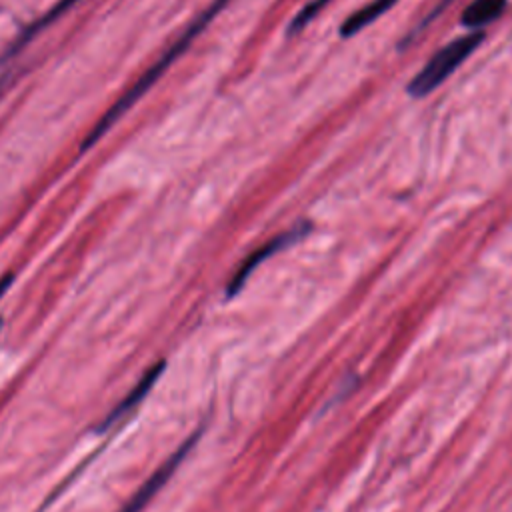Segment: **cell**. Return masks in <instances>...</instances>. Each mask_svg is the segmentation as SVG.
I'll return each mask as SVG.
<instances>
[{
	"label": "cell",
	"mask_w": 512,
	"mask_h": 512,
	"mask_svg": "<svg viewBox=\"0 0 512 512\" xmlns=\"http://www.w3.org/2000/svg\"><path fill=\"white\" fill-rule=\"evenodd\" d=\"M326 4H328V0H310V2H306V4L298 10V14L290 20V24H288V28H286V36L300 34V32L320 14V10H322Z\"/></svg>",
	"instance_id": "cell-7"
},
{
	"label": "cell",
	"mask_w": 512,
	"mask_h": 512,
	"mask_svg": "<svg viewBox=\"0 0 512 512\" xmlns=\"http://www.w3.org/2000/svg\"><path fill=\"white\" fill-rule=\"evenodd\" d=\"M508 0H472L460 14V24L476 32V28H482L486 24H492L498 20L506 10Z\"/></svg>",
	"instance_id": "cell-5"
},
{
	"label": "cell",
	"mask_w": 512,
	"mask_h": 512,
	"mask_svg": "<svg viewBox=\"0 0 512 512\" xmlns=\"http://www.w3.org/2000/svg\"><path fill=\"white\" fill-rule=\"evenodd\" d=\"M398 0H372L366 6L358 8L356 12H352L342 24H340V38H352L354 34H358L360 30H364L366 26H370L376 18H380L382 14H386Z\"/></svg>",
	"instance_id": "cell-6"
},
{
	"label": "cell",
	"mask_w": 512,
	"mask_h": 512,
	"mask_svg": "<svg viewBox=\"0 0 512 512\" xmlns=\"http://www.w3.org/2000/svg\"><path fill=\"white\" fill-rule=\"evenodd\" d=\"M310 232H312V224H310L308 220L296 222L294 226H290L288 230L276 234V236L270 238L266 244L258 246L252 254H248L246 260L238 266L236 274L232 276V280H230V284H228V290H226L228 298H230V296H236V294L242 290V286L246 284V280L252 276V272H254L264 260H268V258H272L274 254H278V252L290 248L292 244L304 240Z\"/></svg>",
	"instance_id": "cell-2"
},
{
	"label": "cell",
	"mask_w": 512,
	"mask_h": 512,
	"mask_svg": "<svg viewBox=\"0 0 512 512\" xmlns=\"http://www.w3.org/2000/svg\"><path fill=\"white\" fill-rule=\"evenodd\" d=\"M484 32L476 30L466 36L450 40L446 46L436 50L430 60L416 72V76L406 84V92L412 98H424L434 92L442 82H446L456 68H460L468 56L482 44Z\"/></svg>",
	"instance_id": "cell-1"
},
{
	"label": "cell",
	"mask_w": 512,
	"mask_h": 512,
	"mask_svg": "<svg viewBox=\"0 0 512 512\" xmlns=\"http://www.w3.org/2000/svg\"><path fill=\"white\" fill-rule=\"evenodd\" d=\"M202 436V428L190 434L170 456L166 462H162L146 480L144 484L130 496V500L118 510V512H142L144 506L160 492V488L170 480V476L178 470V466L184 462V458L190 454V450L196 446L198 438Z\"/></svg>",
	"instance_id": "cell-3"
},
{
	"label": "cell",
	"mask_w": 512,
	"mask_h": 512,
	"mask_svg": "<svg viewBox=\"0 0 512 512\" xmlns=\"http://www.w3.org/2000/svg\"><path fill=\"white\" fill-rule=\"evenodd\" d=\"M164 362H156L152 368H148L146 372H144V376H140V380L130 388V392L116 404V408H112L106 416H104V420L98 424V432H106V430H110L114 424H118L122 418H126L146 396H148V392L152 390V386L156 384V380L160 378V374L164 372Z\"/></svg>",
	"instance_id": "cell-4"
}]
</instances>
